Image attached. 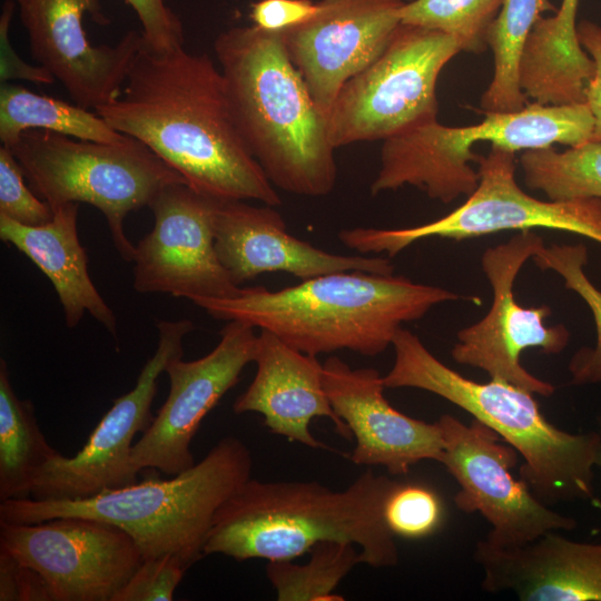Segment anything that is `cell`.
<instances>
[{
	"label": "cell",
	"instance_id": "13",
	"mask_svg": "<svg viewBox=\"0 0 601 601\" xmlns=\"http://www.w3.org/2000/svg\"><path fill=\"white\" fill-rule=\"evenodd\" d=\"M0 550L37 571L51 601H112L142 561L126 531L82 516L0 521Z\"/></svg>",
	"mask_w": 601,
	"mask_h": 601
},
{
	"label": "cell",
	"instance_id": "28",
	"mask_svg": "<svg viewBox=\"0 0 601 601\" xmlns=\"http://www.w3.org/2000/svg\"><path fill=\"white\" fill-rule=\"evenodd\" d=\"M307 563L268 561L266 575L278 601H343L334 593L339 582L358 563L361 553L347 542L325 541L309 551Z\"/></svg>",
	"mask_w": 601,
	"mask_h": 601
},
{
	"label": "cell",
	"instance_id": "14",
	"mask_svg": "<svg viewBox=\"0 0 601 601\" xmlns=\"http://www.w3.org/2000/svg\"><path fill=\"white\" fill-rule=\"evenodd\" d=\"M157 327V349L144 365L134 388L114 400L75 456L67 457L58 452L47 462L30 497L83 500L137 482L138 473L131 465L132 440L151 424L158 377L171 359L183 357L184 337L195 326L189 319H179L159 321Z\"/></svg>",
	"mask_w": 601,
	"mask_h": 601
},
{
	"label": "cell",
	"instance_id": "12",
	"mask_svg": "<svg viewBox=\"0 0 601 601\" xmlns=\"http://www.w3.org/2000/svg\"><path fill=\"white\" fill-rule=\"evenodd\" d=\"M437 423L443 436L440 463L460 486L455 505L487 521L491 531L486 540L516 545L549 531L577 528L574 519L549 509L524 480L512 475L519 453L492 428L474 418L466 425L450 414Z\"/></svg>",
	"mask_w": 601,
	"mask_h": 601
},
{
	"label": "cell",
	"instance_id": "40",
	"mask_svg": "<svg viewBox=\"0 0 601 601\" xmlns=\"http://www.w3.org/2000/svg\"><path fill=\"white\" fill-rule=\"evenodd\" d=\"M598 422H599V432L598 433L600 435V445H599V450H598L595 465L601 467V415H600ZM592 504L601 510V502L598 499H593Z\"/></svg>",
	"mask_w": 601,
	"mask_h": 601
},
{
	"label": "cell",
	"instance_id": "37",
	"mask_svg": "<svg viewBox=\"0 0 601 601\" xmlns=\"http://www.w3.org/2000/svg\"><path fill=\"white\" fill-rule=\"evenodd\" d=\"M17 4L6 0L0 14V80L8 82L22 79L37 85H52L55 78L41 66H32L22 60L9 40V27Z\"/></svg>",
	"mask_w": 601,
	"mask_h": 601
},
{
	"label": "cell",
	"instance_id": "5",
	"mask_svg": "<svg viewBox=\"0 0 601 601\" xmlns=\"http://www.w3.org/2000/svg\"><path fill=\"white\" fill-rule=\"evenodd\" d=\"M252 466L246 444L225 436L200 462L171 479H147L83 500H8L0 504V521L97 519L126 531L142 560L173 554L190 568L206 555L205 544L217 511L250 479Z\"/></svg>",
	"mask_w": 601,
	"mask_h": 601
},
{
	"label": "cell",
	"instance_id": "35",
	"mask_svg": "<svg viewBox=\"0 0 601 601\" xmlns=\"http://www.w3.org/2000/svg\"><path fill=\"white\" fill-rule=\"evenodd\" d=\"M318 10L312 0H258L250 4L253 26L268 32H284L311 19Z\"/></svg>",
	"mask_w": 601,
	"mask_h": 601
},
{
	"label": "cell",
	"instance_id": "11",
	"mask_svg": "<svg viewBox=\"0 0 601 601\" xmlns=\"http://www.w3.org/2000/svg\"><path fill=\"white\" fill-rule=\"evenodd\" d=\"M543 245L540 235L525 230L485 249L481 265L492 287V304L480 321L459 331L451 356L459 364L484 371L490 378L550 396L554 386L525 370L520 357L528 348L559 354L570 333L563 325L545 324L549 306H521L513 292L521 268Z\"/></svg>",
	"mask_w": 601,
	"mask_h": 601
},
{
	"label": "cell",
	"instance_id": "38",
	"mask_svg": "<svg viewBox=\"0 0 601 601\" xmlns=\"http://www.w3.org/2000/svg\"><path fill=\"white\" fill-rule=\"evenodd\" d=\"M577 31L580 45L593 61V72L585 89V104L593 118L591 141L601 142V26L582 20Z\"/></svg>",
	"mask_w": 601,
	"mask_h": 601
},
{
	"label": "cell",
	"instance_id": "29",
	"mask_svg": "<svg viewBox=\"0 0 601 601\" xmlns=\"http://www.w3.org/2000/svg\"><path fill=\"white\" fill-rule=\"evenodd\" d=\"M543 270L563 278L565 288L579 295L592 314L597 339L593 347H582L572 356L569 371L575 385L601 383V290L584 272L588 249L584 244L543 245L532 258Z\"/></svg>",
	"mask_w": 601,
	"mask_h": 601
},
{
	"label": "cell",
	"instance_id": "2",
	"mask_svg": "<svg viewBox=\"0 0 601 601\" xmlns=\"http://www.w3.org/2000/svg\"><path fill=\"white\" fill-rule=\"evenodd\" d=\"M460 298L452 290L404 276L343 270L278 290L242 287L234 297L189 300L216 319L267 329L305 354L348 349L376 356L392 345L403 324Z\"/></svg>",
	"mask_w": 601,
	"mask_h": 601
},
{
	"label": "cell",
	"instance_id": "18",
	"mask_svg": "<svg viewBox=\"0 0 601 601\" xmlns=\"http://www.w3.org/2000/svg\"><path fill=\"white\" fill-rule=\"evenodd\" d=\"M404 0H319L316 13L284 31L287 53L326 117L343 87L387 47Z\"/></svg>",
	"mask_w": 601,
	"mask_h": 601
},
{
	"label": "cell",
	"instance_id": "31",
	"mask_svg": "<svg viewBox=\"0 0 601 601\" xmlns=\"http://www.w3.org/2000/svg\"><path fill=\"white\" fill-rule=\"evenodd\" d=\"M384 521L396 539H423L441 530L445 505L431 486L417 482L394 481L385 503Z\"/></svg>",
	"mask_w": 601,
	"mask_h": 601
},
{
	"label": "cell",
	"instance_id": "36",
	"mask_svg": "<svg viewBox=\"0 0 601 601\" xmlns=\"http://www.w3.org/2000/svg\"><path fill=\"white\" fill-rule=\"evenodd\" d=\"M1 601H51L45 579L0 550Z\"/></svg>",
	"mask_w": 601,
	"mask_h": 601
},
{
	"label": "cell",
	"instance_id": "22",
	"mask_svg": "<svg viewBox=\"0 0 601 601\" xmlns=\"http://www.w3.org/2000/svg\"><path fill=\"white\" fill-rule=\"evenodd\" d=\"M254 362L257 366L255 377L234 402L236 414L259 413L272 433L312 449L327 447L309 430L315 417L329 418L342 437L351 439L349 428L327 397L324 367L316 356L260 329Z\"/></svg>",
	"mask_w": 601,
	"mask_h": 601
},
{
	"label": "cell",
	"instance_id": "25",
	"mask_svg": "<svg viewBox=\"0 0 601 601\" xmlns=\"http://www.w3.org/2000/svg\"><path fill=\"white\" fill-rule=\"evenodd\" d=\"M30 129L48 130L81 140L119 142L127 136L112 129L96 111L2 82L0 140L11 148Z\"/></svg>",
	"mask_w": 601,
	"mask_h": 601
},
{
	"label": "cell",
	"instance_id": "26",
	"mask_svg": "<svg viewBox=\"0 0 601 601\" xmlns=\"http://www.w3.org/2000/svg\"><path fill=\"white\" fill-rule=\"evenodd\" d=\"M556 10L549 0H503L486 35V45L493 53L494 71L481 97V108L484 111L512 112L529 104L520 86L523 49L542 13Z\"/></svg>",
	"mask_w": 601,
	"mask_h": 601
},
{
	"label": "cell",
	"instance_id": "19",
	"mask_svg": "<svg viewBox=\"0 0 601 601\" xmlns=\"http://www.w3.org/2000/svg\"><path fill=\"white\" fill-rule=\"evenodd\" d=\"M323 367L331 405L356 441L353 463L380 465L393 475H403L421 461L441 462L443 436L439 423L394 408L384 396L383 376L375 368H352L337 356L328 357Z\"/></svg>",
	"mask_w": 601,
	"mask_h": 601
},
{
	"label": "cell",
	"instance_id": "32",
	"mask_svg": "<svg viewBox=\"0 0 601 601\" xmlns=\"http://www.w3.org/2000/svg\"><path fill=\"white\" fill-rule=\"evenodd\" d=\"M24 174L11 149L0 147V215L27 226H40L53 217L51 207L24 183Z\"/></svg>",
	"mask_w": 601,
	"mask_h": 601
},
{
	"label": "cell",
	"instance_id": "15",
	"mask_svg": "<svg viewBox=\"0 0 601 601\" xmlns=\"http://www.w3.org/2000/svg\"><path fill=\"white\" fill-rule=\"evenodd\" d=\"M219 200L186 183L166 186L150 204L152 229L134 255V287L138 293L229 298L242 287L221 265L215 248Z\"/></svg>",
	"mask_w": 601,
	"mask_h": 601
},
{
	"label": "cell",
	"instance_id": "30",
	"mask_svg": "<svg viewBox=\"0 0 601 601\" xmlns=\"http://www.w3.org/2000/svg\"><path fill=\"white\" fill-rule=\"evenodd\" d=\"M503 0H411L400 8L401 23L454 37L462 51L482 52Z\"/></svg>",
	"mask_w": 601,
	"mask_h": 601
},
{
	"label": "cell",
	"instance_id": "33",
	"mask_svg": "<svg viewBox=\"0 0 601 601\" xmlns=\"http://www.w3.org/2000/svg\"><path fill=\"white\" fill-rule=\"evenodd\" d=\"M187 569L173 554L144 559L112 601H171Z\"/></svg>",
	"mask_w": 601,
	"mask_h": 601
},
{
	"label": "cell",
	"instance_id": "3",
	"mask_svg": "<svg viewBox=\"0 0 601 601\" xmlns=\"http://www.w3.org/2000/svg\"><path fill=\"white\" fill-rule=\"evenodd\" d=\"M214 51L238 130L273 186L305 197L328 195L337 180L336 149L284 32L234 27L219 33Z\"/></svg>",
	"mask_w": 601,
	"mask_h": 601
},
{
	"label": "cell",
	"instance_id": "20",
	"mask_svg": "<svg viewBox=\"0 0 601 601\" xmlns=\"http://www.w3.org/2000/svg\"><path fill=\"white\" fill-rule=\"evenodd\" d=\"M218 258L238 286L260 274L284 272L300 280L343 270L391 275L386 257L327 253L287 231L274 206L219 200L215 218Z\"/></svg>",
	"mask_w": 601,
	"mask_h": 601
},
{
	"label": "cell",
	"instance_id": "10",
	"mask_svg": "<svg viewBox=\"0 0 601 601\" xmlns=\"http://www.w3.org/2000/svg\"><path fill=\"white\" fill-rule=\"evenodd\" d=\"M515 152L491 146L479 164V183L466 200L433 221L406 228L343 229L339 240L362 254L395 256L415 242L437 237L464 240L504 230L544 228L601 244V199L542 200L515 179Z\"/></svg>",
	"mask_w": 601,
	"mask_h": 601
},
{
	"label": "cell",
	"instance_id": "21",
	"mask_svg": "<svg viewBox=\"0 0 601 601\" xmlns=\"http://www.w3.org/2000/svg\"><path fill=\"white\" fill-rule=\"evenodd\" d=\"M474 560L490 593L508 591L522 601H601V543L573 541L558 531L516 545L483 539Z\"/></svg>",
	"mask_w": 601,
	"mask_h": 601
},
{
	"label": "cell",
	"instance_id": "1",
	"mask_svg": "<svg viewBox=\"0 0 601 601\" xmlns=\"http://www.w3.org/2000/svg\"><path fill=\"white\" fill-rule=\"evenodd\" d=\"M146 145L196 191L218 200H282L235 122L223 73L206 53L145 41L119 95L95 110Z\"/></svg>",
	"mask_w": 601,
	"mask_h": 601
},
{
	"label": "cell",
	"instance_id": "6",
	"mask_svg": "<svg viewBox=\"0 0 601 601\" xmlns=\"http://www.w3.org/2000/svg\"><path fill=\"white\" fill-rule=\"evenodd\" d=\"M392 346L395 358L383 375L385 387L433 393L492 428L523 457L521 479L546 505L594 499L598 432L558 428L542 414L533 393L499 380L481 383L464 377L408 329L400 328Z\"/></svg>",
	"mask_w": 601,
	"mask_h": 601
},
{
	"label": "cell",
	"instance_id": "9",
	"mask_svg": "<svg viewBox=\"0 0 601 601\" xmlns=\"http://www.w3.org/2000/svg\"><path fill=\"white\" fill-rule=\"evenodd\" d=\"M461 51L447 33L401 23L384 51L338 91L326 116L333 147L384 141L436 120L439 76Z\"/></svg>",
	"mask_w": 601,
	"mask_h": 601
},
{
	"label": "cell",
	"instance_id": "27",
	"mask_svg": "<svg viewBox=\"0 0 601 601\" xmlns=\"http://www.w3.org/2000/svg\"><path fill=\"white\" fill-rule=\"evenodd\" d=\"M525 186L551 200L601 199V142L588 141L556 151L525 150L520 157Z\"/></svg>",
	"mask_w": 601,
	"mask_h": 601
},
{
	"label": "cell",
	"instance_id": "7",
	"mask_svg": "<svg viewBox=\"0 0 601 601\" xmlns=\"http://www.w3.org/2000/svg\"><path fill=\"white\" fill-rule=\"evenodd\" d=\"M484 114L476 125L450 127L436 119L384 140L371 194L413 186L450 204L477 186L479 173L471 166L481 157L472 150L476 142L516 152L554 144L574 147L592 138L593 118L585 102H531L518 111Z\"/></svg>",
	"mask_w": 601,
	"mask_h": 601
},
{
	"label": "cell",
	"instance_id": "8",
	"mask_svg": "<svg viewBox=\"0 0 601 601\" xmlns=\"http://www.w3.org/2000/svg\"><path fill=\"white\" fill-rule=\"evenodd\" d=\"M10 149L33 191L52 211L68 203L98 208L126 260L134 259L136 248L124 231L126 216L149 207L166 186L186 183L146 145L128 136L119 142H98L30 129Z\"/></svg>",
	"mask_w": 601,
	"mask_h": 601
},
{
	"label": "cell",
	"instance_id": "23",
	"mask_svg": "<svg viewBox=\"0 0 601 601\" xmlns=\"http://www.w3.org/2000/svg\"><path fill=\"white\" fill-rule=\"evenodd\" d=\"M77 220V203L58 207L52 219L40 226L22 225L0 215V238L24 254L49 278L68 327H76L88 312L116 335V316L89 276Z\"/></svg>",
	"mask_w": 601,
	"mask_h": 601
},
{
	"label": "cell",
	"instance_id": "41",
	"mask_svg": "<svg viewBox=\"0 0 601 601\" xmlns=\"http://www.w3.org/2000/svg\"><path fill=\"white\" fill-rule=\"evenodd\" d=\"M407 1H411V0H407Z\"/></svg>",
	"mask_w": 601,
	"mask_h": 601
},
{
	"label": "cell",
	"instance_id": "34",
	"mask_svg": "<svg viewBox=\"0 0 601 601\" xmlns=\"http://www.w3.org/2000/svg\"><path fill=\"white\" fill-rule=\"evenodd\" d=\"M136 12L147 47L167 51L184 47V27L166 0H125Z\"/></svg>",
	"mask_w": 601,
	"mask_h": 601
},
{
	"label": "cell",
	"instance_id": "24",
	"mask_svg": "<svg viewBox=\"0 0 601 601\" xmlns=\"http://www.w3.org/2000/svg\"><path fill=\"white\" fill-rule=\"evenodd\" d=\"M58 452L42 434L32 403L20 400L0 361V501L31 496L35 482Z\"/></svg>",
	"mask_w": 601,
	"mask_h": 601
},
{
	"label": "cell",
	"instance_id": "17",
	"mask_svg": "<svg viewBox=\"0 0 601 601\" xmlns=\"http://www.w3.org/2000/svg\"><path fill=\"white\" fill-rule=\"evenodd\" d=\"M256 341L252 325L229 321L211 352L194 361L176 357L167 364L168 397L132 446L131 465L137 473L156 469L173 476L195 464L191 441L203 418L254 362Z\"/></svg>",
	"mask_w": 601,
	"mask_h": 601
},
{
	"label": "cell",
	"instance_id": "4",
	"mask_svg": "<svg viewBox=\"0 0 601 601\" xmlns=\"http://www.w3.org/2000/svg\"><path fill=\"white\" fill-rule=\"evenodd\" d=\"M395 480L366 471L343 491L315 481L248 479L217 511L205 554L236 561L294 560L325 541L357 545L362 563L398 562L384 503Z\"/></svg>",
	"mask_w": 601,
	"mask_h": 601
},
{
	"label": "cell",
	"instance_id": "16",
	"mask_svg": "<svg viewBox=\"0 0 601 601\" xmlns=\"http://www.w3.org/2000/svg\"><path fill=\"white\" fill-rule=\"evenodd\" d=\"M28 35L30 52L78 106L96 110L120 92L144 45L141 32L129 31L115 46L91 43L86 14L98 24L110 19L100 0H13Z\"/></svg>",
	"mask_w": 601,
	"mask_h": 601
},
{
	"label": "cell",
	"instance_id": "39",
	"mask_svg": "<svg viewBox=\"0 0 601 601\" xmlns=\"http://www.w3.org/2000/svg\"><path fill=\"white\" fill-rule=\"evenodd\" d=\"M579 0H562L559 13L565 18H577Z\"/></svg>",
	"mask_w": 601,
	"mask_h": 601
}]
</instances>
